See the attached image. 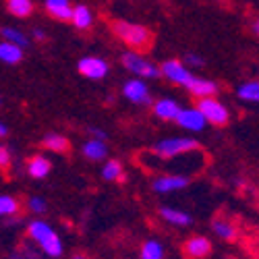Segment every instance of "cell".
I'll list each match as a JSON object with an SVG mask.
<instances>
[{"label": "cell", "instance_id": "cell-1", "mask_svg": "<svg viewBox=\"0 0 259 259\" xmlns=\"http://www.w3.org/2000/svg\"><path fill=\"white\" fill-rule=\"evenodd\" d=\"M110 29L112 33L122 41V44H126L131 50H147L149 46H152V31H149L145 25H139V23H131V21H112L110 23Z\"/></svg>", "mask_w": 259, "mask_h": 259}, {"label": "cell", "instance_id": "cell-2", "mask_svg": "<svg viewBox=\"0 0 259 259\" xmlns=\"http://www.w3.org/2000/svg\"><path fill=\"white\" fill-rule=\"evenodd\" d=\"M27 234H29V239L37 245V249L44 253V255H48L52 259H56V257L62 255V241H60L58 232L48 222H44V220L29 222Z\"/></svg>", "mask_w": 259, "mask_h": 259}, {"label": "cell", "instance_id": "cell-3", "mask_svg": "<svg viewBox=\"0 0 259 259\" xmlns=\"http://www.w3.org/2000/svg\"><path fill=\"white\" fill-rule=\"evenodd\" d=\"M122 60V67L133 73L137 77H145V79H158L162 75V69H158L152 60H147L145 56H141L137 50H128L120 56Z\"/></svg>", "mask_w": 259, "mask_h": 259}, {"label": "cell", "instance_id": "cell-4", "mask_svg": "<svg viewBox=\"0 0 259 259\" xmlns=\"http://www.w3.org/2000/svg\"><path fill=\"white\" fill-rule=\"evenodd\" d=\"M154 154H158L160 158H175V156H183L189 152H195L199 149V143L191 137H168L162 139L158 143H154Z\"/></svg>", "mask_w": 259, "mask_h": 259}, {"label": "cell", "instance_id": "cell-5", "mask_svg": "<svg viewBox=\"0 0 259 259\" xmlns=\"http://www.w3.org/2000/svg\"><path fill=\"white\" fill-rule=\"evenodd\" d=\"M197 108L205 114L207 122H211V124H215V126H224V124H228V120H230L228 108H226L222 102L215 100L213 96H211V98H201V100L197 102Z\"/></svg>", "mask_w": 259, "mask_h": 259}, {"label": "cell", "instance_id": "cell-6", "mask_svg": "<svg viewBox=\"0 0 259 259\" xmlns=\"http://www.w3.org/2000/svg\"><path fill=\"white\" fill-rule=\"evenodd\" d=\"M175 122H177L179 126H183L185 131L199 133V131H203V128H205L207 118H205V114L199 110V108L195 106V108H183L181 114H179V118H177Z\"/></svg>", "mask_w": 259, "mask_h": 259}, {"label": "cell", "instance_id": "cell-7", "mask_svg": "<svg viewBox=\"0 0 259 259\" xmlns=\"http://www.w3.org/2000/svg\"><path fill=\"white\" fill-rule=\"evenodd\" d=\"M77 71L88 79H104L108 75V62L100 56H85L77 62Z\"/></svg>", "mask_w": 259, "mask_h": 259}, {"label": "cell", "instance_id": "cell-8", "mask_svg": "<svg viewBox=\"0 0 259 259\" xmlns=\"http://www.w3.org/2000/svg\"><path fill=\"white\" fill-rule=\"evenodd\" d=\"M122 96L133 102V104H139V106H147L152 102V96H149V90L147 85L141 81V79H128L124 85H122Z\"/></svg>", "mask_w": 259, "mask_h": 259}, {"label": "cell", "instance_id": "cell-9", "mask_svg": "<svg viewBox=\"0 0 259 259\" xmlns=\"http://www.w3.org/2000/svg\"><path fill=\"white\" fill-rule=\"evenodd\" d=\"M162 75L175 85H187V81L193 77L191 69L181 60H166L162 64Z\"/></svg>", "mask_w": 259, "mask_h": 259}, {"label": "cell", "instance_id": "cell-10", "mask_svg": "<svg viewBox=\"0 0 259 259\" xmlns=\"http://www.w3.org/2000/svg\"><path fill=\"white\" fill-rule=\"evenodd\" d=\"M185 88H187V92H189L191 96H195L197 100H201V98H211V96L218 94V83L209 81V79H203V77H195V75H193V77L187 81Z\"/></svg>", "mask_w": 259, "mask_h": 259}, {"label": "cell", "instance_id": "cell-11", "mask_svg": "<svg viewBox=\"0 0 259 259\" xmlns=\"http://www.w3.org/2000/svg\"><path fill=\"white\" fill-rule=\"evenodd\" d=\"M189 183H191V179L185 177V175H166V177L154 179L152 189H154L156 193H172V191L185 189Z\"/></svg>", "mask_w": 259, "mask_h": 259}, {"label": "cell", "instance_id": "cell-12", "mask_svg": "<svg viewBox=\"0 0 259 259\" xmlns=\"http://www.w3.org/2000/svg\"><path fill=\"white\" fill-rule=\"evenodd\" d=\"M183 253L187 259H203L211 253V243L205 236H191V239L183 245Z\"/></svg>", "mask_w": 259, "mask_h": 259}, {"label": "cell", "instance_id": "cell-13", "mask_svg": "<svg viewBox=\"0 0 259 259\" xmlns=\"http://www.w3.org/2000/svg\"><path fill=\"white\" fill-rule=\"evenodd\" d=\"M181 104L172 98H160L156 104H154V114L162 120H177L179 114H181Z\"/></svg>", "mask_w": 259, "mask_h": 259}, {"label": "cell", "instance_id": "cell-14", "mask_svg": "<svg viewBox=\"0 0 259 259\" xmlns=\"http://www.w3.org/2000/svg\"><path fill=\"white\" fill-rule=\"evenodd\" d=\"M44 7H46V13L58 21H71L73 9H75L69 0H46Z\"/></svg>", "mask_w": 259, "mask_h": 259}, {"label": "cell", "instance_id": "cell-15", "mask_svg": "<svg viewBox=\"0 0 259 259\" xmlns=\"http://www.w3.org/2000/svg\"><path fill=\"white\" fill-rule=\"evenodd\" d=\"M50 168H52V164H50V160L44 158V156H33V158L27 162V166H25L27 175H29L31 179H46V177L50 175Z\"/></svg>", "mask_w": 259, "mask_h": 259}, {"label": "cell", "instance_id": "cell-16", "mask_svg": "<svg viewBox=\"0 0 259 259\" xmlns=\"http://www.w3.org/2000/svg\"><path fill=\"white\" fill-rule=\"evenodd\" d=\"M83 156L92 162H100L108 156V147L102 139H90L83 143Z\"/></svg>", "mask_w": 259, "mask_h": 259}, {"label": "cell", "instance_id": "cell-17", "mask_svg": "<svg viewBox=\"0 0 259 259\" xmlns=\"http://www.w3.org/2000/svg\"><path fill=\"white\" fill-rule=\"evenodd\" d=\"M41 145L50 152H56V154H67L71 149V143L64 135H58V133H48L44 139H41Z\"/></svg>", "mask_w": 259, "mask_h": 259}, {"label": "cell", "instance_id": "cell-18", "mask_svg": "<svg viewBox=\"0 0 259 259\" xmlns=\"http://www.w3.org/2000/svg\"><path fill=\"white\" fill-rule=\"evenodd\" d=\"M160 215L172 226H189L191 224V215L183 209H175V207H160Z\"/></svg>", "mask_w": 259, "mask_h": 259}, {"label": "cell", "instance_id": "cell-19", "mask_svg": "<svg viewBox=\"0 0 259 259\" xmlns=\"http://www.w3.org/2000/svg\"><path fill=\"white\" fill-rule=\"evenodd\" d=\"M0 60L7 62V64H17L23 60V48L13 44V41H3L0 44Z\"/></svg>", "mask_w": 259, "mask_h": 259}, {"label": "cell", "instance_id": "cell-20", "mask_svg": "<svg viewBox=\"0 0 259 259\" xmlns=\"http://www.w3.org/2000/svg\"><path fill=\"white\" fill-rule=\"evenodd\" d=\"M71 23H73L77 29H90L92 23H94V15H92V11L85 7V5H77V7L73 9Z\"/></svg>", "mask_w": 259, "mask_h": 259}, {"label": "cell", "instance_id": "cell-21", "mask_svg": "<svg viewBox=\"0 0 259 259\" xmlns=\"http://www.w3.org/2000/svg\"><path fill=\"white\" fill-rule=\"evenodd\" d=\"M5 5H7V11L17 19H25L33 13L31 0H5Z\"/></svg>", "mask_w": 259, "mask_h": 259}, {"label": "cell", "instance_id": "cell-22", "mask_svg": "<svg viewBox=\"0 0 259 259\" xmlns=\"http://www.w3.org/2000/svg\"><path fill=\"white\" fill-rule=\"evenodd\" d=\"M211 230L215 232V236H220L224 241H234L236 239V228L232 222L224 220V218H215L211 222Z\"/></svg>", "mask_w": 259, "mask_h": 259}, {"label": "cell", "instance_id": "cell-23", "mask_svg": "<svg viewBox=\"0 0 259 259\" xmlns=\"http://www.w3.org/2000/svg\"><path fill=\"white\" fill-rule=\"evenodd\" d=\"M9 259H44V255H41L33 245H29V243H21L17 249L11 251Z\"/></svg>", "mask_w": 259, "mask_h": 259}, {"label": "cell", "instance_id": "cell-24", "mask_svg": "<svg viewBox=\"0 0 259 259\" xmlns=\"http://www.w3.org/2000/svg\"><path fill=\"white\" fill-rule=\"evenodd\" d=\"M102 177L104 181H122V164L118 160H108L102 168Z\"/></svg>", "mask_w": 259, "mask_h": 259}, {"label": "cell", "instance_id": "cell-25", "mask_svg": "<svg viewBox=\"0 0 259 259\" xmlns=\"http://www.w3.org/2000/svg\"><path fill=\"white\" fill-rule=\"evenodd\" d=\"M3 37L7 41H13V44L21 46V48H29V35H25L23 31H19L15 27H3Z\"/></svg>", "mask_w": 259, "mask_h": 259}, {"label": "cell", "instance_id": "cell-26", "mask_svg": "<svg viewBox=\"0 0 259 259\" xmlns=\"http://www.w3.org/2000/svg\"><path fill=\"white\" fill-rule=\"evenodd\" d=\"M239 98L245 102H259V81H247L239 88Z\"/></svg>", "mask_w": 259, "mask_h": 259}, {"label": "cell", "instance_id": "cell-27", "mask_svg": "<svg viewBox=\"0 0 259 259\" xmlns=\"http://www.w3.org/2000/svg\"><path fill=\"white\" fill-rule=\"evenodd\" d=\"M141 259H164V247L158 241H145L141 245Z\"/></svg>", "mask_w": 259, "mask_h": 259}, {"label": "cell", "instance_id": "cell-28", "mask_svg": "<svg viewBox=\"0 0 259 259\" xmlns=\"http://www.w3.org/2000/svg\"><path fill=\"white\" fill-rule=\"evenodd\" d=\"M21 209V203L17 197L13 195H3L0 197V213L5 215V218H9V215H17Z\"/></svg>", "mask_w": 259, "mask_h": 259}, {"label": "cell", "instance_id": "cell-29", "mask_svg": "<svg viewBox=\"0 0 259 259\" xmlns=\"http://www.w3.org/2000/svg\"><path fill=\"white\" fill-rule=\"evenodd\" d=\"M27 207H29V211L41 215V213H46L48 203H46V199H41V197H35V195H33V197L27 199Z\"/></svg>", "mask_w": 259, "mask_h": 259}, {"label": "cell", "instance_id": "cell-30", "mask_svg": "<svg viewBox=\"0 0 259 259\" xmlns=\"http://www.w3.org/2000/svg\"><path fill=\"white\" fill-rule=\"evenodd\" d=\"M185 62H187L189 69H201V67H205V60L199 54H187L185 56Z\"/></svg>", "mask_w": 259, "mask_h": 259}, {"label": "cell", "instance_id": "cell-31", "mask_svg": "<svg viewBox=\"0 0 259 259\" xmlns=\"http://www.w3.org/2000/svg\"><path fill=\"white\" fill-rule=\"evenodd\" d=\"M88 133H90L92 139H102V141L108 139L106 131H104V128H100V126H88Z\"/></svg>", "mask_w": 259, "mask_h": 259}, {"label": "cell", "instance_id": "cell-32", "mask_svg": "<svg viewBox=\"0 0 259 259\" xmlns=\"http://www.w3.org/2000/svg\"><path fill=\"white\" fill-rule=\"evenodd\" d=\"M9 162H11V154L7 147H0V168L7 170L9 168Z\"/></svg>", "mask_w": 259, "mask_h": 259}, {"label": "cell", "instance_id": "cell-33", "mask_svg": "<svg viewBox=\"0 0 259 259\" xmlns=\"http://www.w3.org/2000/svg\"><path fill=\"white\" fill-rule=\"evenodd\" d=\"M31 35H33V39H37V41L46 39V31H44V29H33V31H31Z\"/></svg>", "mask_w": 259, "mask_h": 259}, {"label": "cell", "instance_id": "cell-34", "mask_svg": "<svg viewBox=\"0 0 259 259\" xmlns=\"http://www.w3.org/2000/svg\"><path fill=\"white\" fill-rule=\"evenodd\" d=\"M7 133H9V128H7V124L3 122V124H0V137H7Z\"/></svg>", "mask_w": 259, "mask_h": 259}, {"label": "cell", "instance_id": "cell-35", "mask_svg": "<svg viewBox=\"0 0 259 259\" xmlns=\"http://www.w3.org/2000/svg\"><path fill=\"white\" fill-rule=\"evenodd\" d=\"M253 31H255V33H257V35H259V19H257V21H255V25H253Z\"/></svg>", "mask_w": 259, "mask_h": 259}, {"label": "cell", "instance_id": "cell-36", "mask_svg": "<svg viewBox=\"0 0 259 259\" xmlns=\"http://www.w3.org/2000/svg\"><path fill=\"white\" fill-rule=\"evenodd\" d=\"M71 259H88V257H85V255H81V253H75Z\"/></svg>", "mask_w": 259, "mask_h": 259}]
</instances>
